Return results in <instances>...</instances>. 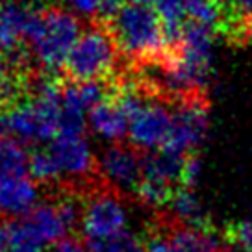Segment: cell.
<instances>
[{
  "label": "cell",
  "mask_w": 252,
  "mask_h": 252,
  "mask_svg": "<svg viewBox=\"0 0 252 252\" xmlns=\"http://www.w3.org/2000/svg\"><path fill=\"white\" fill-rule=\"evenodd\" d=\"M215 32L186 21L180 39L161 60L163 86L180 98L202 96L212 74Z\"/></svg>",
  "instance_id": "cell-1"
},
{
  "label": "cell",
  "mask_w": 252,
  "mask_h": 252,
  "mask_svg": "<svg viewBox=\"0 0 252 252\" xmlns=\"http://www.w3.org/2000/svg\"><path fill=\"white\" fill-rule=\"evenodd\" d=\"M62 132V87L41 80L26 100L0 110V134L24 143H50Z\"/></svg>",
  "instance_id": "cell-2"
},
{
  "label": "cell",
  "mask_w": 252,
  "mask_h": 252,
  "mask_svg": "<svg viewBox=\"0 0 252 252\" xmlns=\"http://www.w3.org/2000/svg\"><path fill=\"white\" fill-rule=\"evenodd\" d=\"M117 48L128 58L154 62L169 54L165 26L156 9L145 4L125 2L121 9L106 23Z\"/></svg>",
  "instance_id": "cell-3"
},
{
  "label": "cell",
  "mask_w": 252,
  "mask_h": 252,
  "mask_svg": "<svg viewBox=\"0 0 252 252\" xmlns=\"http://www.w3.org/2000/svg\"><path fill=\"white\" fill-rule=\"evenodd\" d=\"M82 35V21L60 6L37 9L28 35V50L43 71L56 72L65 67L72 47Z\"/></svg>",
  "instance_id": "cell-4"
},
{
  "label": "cell",
  "mask_w": 252,
  "mask_h": 252,
  "mask_svg": "<svg viewBox=\"0 0 252 252\" xmlns=\"http://www.w3.org/2000/svg\"><path fill=\"white\" fill-rule=\"evenodd\" d=\"M117 50L108 28L93 26L82 32L63 69L72 82H102L117 67Z\"/></svg>",
  "instance_id": "cell-5"
},
{
  "label": "cell",
  "mask_w": 252,
  "mask_h": 252,
  "mask_svg": "<svg viewBox=\"0 0 252 252\" xmlns=\"http://www.w3.org/2000/svg\"><path fill=\"white\" fill-rule=\"evenodd\" d=\"M208 132V106L202 96L180 98L171 106V130L163 150L188 158L200 147Z\"/></svg>",
  "instance_id": "cell-6"
},
{
  "label": "cell",
  "mask_w": 252,
  "mask_h": 252,
  "mask_svg": "<svg viewBox=\"0 0 252 252\" xmlns=\"http://www.w3.org/2000/svg\"><path fill=\"white\" fill-rule=\"evenodd\" d=\"M80 230L86 243H98L128 230V210L111 191H98L84 200Z\"/></svg>",
  "instance_id": "cell-7"
},
{
  "label": "cell",
  "mask_w": 252,
  "mask_h": 252,
  "mask_svg": "<svg viewBox=\"0 0 252 252\" xmlns=\"http://www.w3.org/2000/svg\"><path fill=\"white\" fill-rule=\"evenodd\" d=\"M171 130V106L161 100L145 98L128 119V139L137 150L156 152L165 147Z\"/></svg>",
  "instance_id": "cell-8"
},
{
  "label": "cell",
  "mask_w": 252,
  "mask_h": 252,
  "mask_svg": "<svg viewBox=\"0 0 252 252\" xmlns=\"http://www.w3.org/2000/svg\"><path fill=\"white\" fill-rule=\"evenodd\" d=\"M96 167L110 188L117 191H135L141 180L143 158L132 147L115 143L100 154Z\"/></svg>",
  "instance_id": "cell-9"
},
{
  "label": "cell",
  "mask_w": 252,
  "mask_h": 252,
  "mask_svg": "<svg viewBox=\"0 0 252 252\" xmlns=\"http://www.w3.org/2000/svg\"><path fill=\"white\" fill-rule=\"evenodd\" d=\"M37 17V9L21 0H0V52L21 58L23 45Z\"/></svg>",
  "instance_id": "cell-10"
},
{
  "label": "cell",
  "mask_w": 252,
  "mask_h": 252,
  "mask_svg": "<svg viewBox=\"0 0 252 252\" xmlns=\"http://www.w3.org/2000/svg\"><path fill=\"white\" fill-rule=\"evenodd\" d=\"M48 150L60 167L62 178H87L96 169L93 147L84 134H60L50 141Z\"/></svg>",
  "instance_id": "cell-11"
},
{
  "label": "cell",
  "mask_w": 252,
  "mask_h": 252,
  "mask_svg": "<svg viewBox=\"0 0 252 252\" xmlns=\"http://www.w3.org/2000/svg\"><path fill=\"white\" fill-rule=\"evenodd\" d=\"M39 204L37 182L32 176H8L0 178V213L11 219L26 217Z\"/></svg>",
  "instance_id": "cell-12"
},
{
  "label": "cell",
  "mask_w": 252,
  "mask_h": 252,
  "mask_svg": "<svg viewBox=\"0 0 252 252\" xmlns=\"http://www.w3.org/2000/svg\"><path fill=\"white\" fill-rule=\"evenodd\" d=\"M87 126L98 139L115 145L128 137V115L117 98H106L87 115Z\"/></svg>",
  "instance_id": "cell-13"
},
{
  "label": "cell",
  "mask_w": 252,
  "mask_h": 252,
  "mask_svg": "<svg viewBox=\"0 0 252 252\" xmlns=\"http://www.w3.org/2000/svg\"><path fill=\"white\" fill-rule=\"evenodd\" d=\"M26 217L32 222V226L37 230V234L47 241L48 247H54L60 241L67 239V234L72 230L58 200L39 202Z\"/></svg>",
  "instance_id": "cell-14"
},
{
  "label": "cell",
  "mask_w": 252,
  "mask_h": 252,
  "mask_svg": "<svg viewBox=\"0 0 252 252\" xmlns=\"http://www.w3.org/2000/svg\"><path fill=\"white\" fill-rule=\"evenodd\" d=\"M186 158L176 156L169 150H156L143 156V173L141 178L152 182H159L174 188L180 184V173Z\"/></svg>",
  "instance_id": "cell-15"
},
{
  "label": "cell",
  "mask_w": 252,
  "mask_h": 252,
  "mask_svg": "<svg viewBox=\"0 0 252 252\" xmlns=\"http://www.w3.org/2000/svg\"><path fill=\"white\" fill-rule=\"evenodd\" d=\"M6 252H47L48 245L32 226L28 217L11 219L4 224Z\"/></svg>",
  "instance_id": "cell-16"
},
{
  "label": "cell",
  "mask_w": 252,
  "mask_h": 252,
  "mask_svg": "<svg viewBox=\"0 0 252 252\" xmlns=\"http://www.w3.org/2000/svg\"><path fill=\"white\" fill-rule=\"evenodd\" d=\"M169 237L180 252H220L219 236L208 226H176L169 230Z\"/></svg>",
  "instance_id": "cell-17"
},
{
  "label": "cell",
  "mask_w": 252,
  "mask_h": 252,
  "mask_svg": "<svg viewBox=\"0 0 252 252\" xmlns=\"http://www.w3.org/2000/svg\"><path fill=\"white\" fill-rule=\"evenodd\" d=\"M167 208L180 226H206V212L193 189H176Z\"/></svg>",
  "instance_id": "cell-18"
},
{
  "label": "cell",
  "mask_w": 252,
  "mask_h": 252,
  "mask_svg": "<svg viewBox=\"0 0 252 252\" xmlns=\"http://www.w3.org/2000/svg\"><path fill=\"white\" fill-rule=\"evenodd\" d=\"M30 154L21 141L0 134V178L23 176L28 173Z\"/></svg>",
  "instance_id": "cell-19"
},
{
  "label": "cell",
  "mask_w": 252,
  "mask_h": 252,
  "mask_svg": "<svg viewBox=\"0 0 252 252\" xmlns=\"http://www.w3.org/2000/svg\"><path fill=\"white\" fill-rule=\"evenodd\" d=\"M186 11H188V21H193V23L206 26L213 32L226 26L222 8L215 0H188Z\"/></svg>",
  "instance_id": "cell-20"
},
{
  "label": "cell",
  "mask_w": 252,
  "mask_h": 252,
  "mask_svg": "<svg viewBox=\"0 0 252 252\" xmlns=\"http://www.w3.org/2000/svg\"><path fill=\"white\" fill-rule=\"evenodd\" d=\"M28 173L39 184H56L58 180H62L60 167H58L52 152L48 149H37L35 152H32Z\"/></svg>",
  "instance_id": "cell-21"
},
{
  "label": "cell",
  "mask_w": 252,
  "mask_h": 252,
  "mask_svg": "<svg viewBox=\"0 0 252 252\" xmlns=\"http://www.w3.org/2000/svg\"><path fill=\"white\" fill-rule=\"evenodd\" d=\"M87 249L89 252H147L145 241L130 230H126L111 239H106V241L87 245Z\"/></svg>",
  "instance_id": "cell-22"
},
{
  "label": "cell",
  "mask_w": 252,
  "mask_h": 252,
  "mask_svg": "<svg viewBox=\"0 0 252 252\" xmlns=\"http://www.w3.org/2000/svg\"><path fill=\"white\" fill-rule=\"evenodd\" d=\"M200 173H202V165L198 161V158L193 154V156H188L184 159V165H182V173H180V184L182 188L186 189H193L200 180Z\"/></svg>",
  "instance_id": "cell-23"
},
{
  "label": "cell",
  "mask_w": 252,
  "mask_h": 252,
  "mask_svg": "<svg viewBox=\"0 0 252 252\" xmlns=\"http://www.w3.org/2000/svg\"><path fill=\"white\" fill-rule=\"evenodd\" d=\"M230 236L234 239V245L245 252H252V219L239 220L232 226Z\"/></svg>",
  "instance_id": "cell-24"
},
{
  "label": "cell",
  "mask_w": 252,
  "mask_h": 252,
  "mask_svg": "<svg viewBox=\"0 0 252 252\" xmlns=\"http://www.w3.org/2000/svg\"><path fill=\"white\" fill-rule=\"evenodd\" d=\"M65 4L69 6V11H72L76 17L94 19L98 17L102 0H65Z\"/></svg>",
  "instance_id": "cell-25"
},
{
  "label": "cell",
  "mask_w": 252,
  "mask_h": 252,
  "mask_svg": "<svg viewBox=\"0 0 252 252\" xmlns=\"http://www.w3.org/2000/svg\"><path fill=\"white\" fill-rule=\"evenodd\" d=\"M147 252H180L169 237V232H158L145 241Z\"/></svg>",
  "instance_id": "cell-26"
},
{
  "label": "cell",
  "mask_w": 252,
  "mask_h": 252,
  "mask_svg": "<svg viewBox=\"0 0 252 252\" xmlns=\"http://www.w3.org/2000/svg\"><path fill=\"white\" fill-rule=\"evenodd\" d=\"M234 4V11H236L237 19L241 24L251 26L252 24V0H232Z\"/></svg>",
  "instance_id": "cell-27"
},
{
  "label": "cell",
  "mask_w": 252,
  "mask_h": 252,
  "mask_svg": "<svg viewBox=\"0 0 252 252\" xmlns=\"http://www.w3.org/2000/svg\"><path fill=\"white\" fill-rule=\"evenodd\" d=\"M50 252H89V249H87V245H84L78 239L67 237V239L60 241L58 245H54Z\"/></svg>",
  "instance_id": "cell-28"
},
{
  "label": "cell",
  "mask_w": 252,
  "mask_h": 252,
  "mask_svg": "<svg viewBox=\"0 0 252 252\" xmlns=\"http://www.w3.org/2000/svg\"><path fill=\"white\" fill-rule=\"evenodd\" d=\"M8 82V60L0 52V87Z\"/></svg>",
  "instance_id": "cell-29"
},
{
  "label": "cell",
  "mask_w": 252,
  "mask_h": 252,
  "mask_svg": "<svg viewBox=\"0 0 252 252\" xmlns=\"http://www.w3.org/2000/svg\"><path fill=\"white\" fill-rule=\"evenodd\" d=\"M123 2H128V4H145V6H149V4L156 2V0H123Z\"/></svg>",
  "instance_id": "cell-30"
},
{
  "label": "cell",
  "mask_w": 252,
  "mask_h": 252,
  "mask_svg": "<svg viewBox=\"0 0 252 252\" xmlns=\"http://www.w3.org/2000/svg\"><path fill=\"white\" fill-rule=\"evenodd\" d=\"M0 252H6V245H4V226L0 224Z\"/></svg>",
  "instance_id": "cell-31"
},
{
  "label": "cell",
  "mask_w": 252,
  "mask_h": 252,
  "mask_svg": "<svg viewBox=\"0 0 252 252\" xmlns=\"http://www.w3.org/2000/svg\"><path fill=\"white\" fill-rule=\"evenodd\" d=\"M220 252H245V251H241L239 247H236V245H232V247H224Z\"/></svg>",
  "instance_id": "cell-32"
},
{
  "label": "cell",
  "mask_w": 252,
  "mask_h": 252,
  "mask_svg": "<svg viewBox=\"0 0 252 252\" xmlns=\"http://www.w3.org/2000/svg\"><path fill=\"white\" fill-rule=\"evenodd\" d=\"M21 2H24V4H30V2H39V0H21Z\"/></svg>",
  "instance_id": "cell-33"
},
{
  "label": "cell",
  "mask_w": 252,
  "mask_h": 252,
  "mask_svg": "<svg viewBox=\"0 0 252 252\" xmlns=\"http://www.w3.org/2000/svg\"><path fill=\"white\" fill-rule=\"evenodd\" d=\"M215 2H217V4H222V2H226V0H215Z\"/></svg>",
  "instance_id": "cell-34"
}]
</instances>
